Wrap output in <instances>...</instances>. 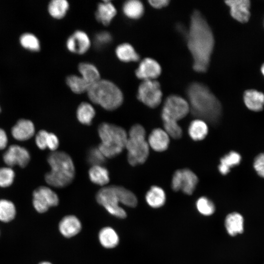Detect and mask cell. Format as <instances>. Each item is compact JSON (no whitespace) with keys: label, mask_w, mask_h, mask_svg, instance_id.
Listing matches in <instances>:
<instances>
[{"label":"cell","mask_w":264,"mask_h":264,"mask_svg":"<svg viewBox=\"0 0 264 264\" xmlns=\"http://www.w3.org/2000/svg\"><path fill=\"white\" fill-rule=\"evenodd\" d=\"M187 40V46L193 59V69L198 72H206L215 40L210 27L198 10H195L191 15Z\"/></svg>","instance_id":"1"},{"label":"cell","mask_w":264,"mask_h":264,"mask_svg":"<svg viewBox=\"0 0 264 264\" xmlns=\"http://www.w3.org/2000/svg\"><path fill=\"white\" fill-rule=\"evenodd\" d=\"M190 111L196 117L211 124L217 123L221 114V106L207 86L199 82L191 83L186 90Z\"/></svg>","instance_id":"2"},{"label":"cell","mask_w":264,"mask_h":264,"mask_svg":"<svg viewBox=\"0 0 264 264\" xmlns=\"http://www.w3.org/2000/svg\"><path fill=\"white\" fill-rule=\"evenodd\" d=\"M51 170L44 176L46 182L56 187H65L72 181L75 176V167L71 157L62 151H54L47 156Z\"/></svg>","instance_id":"3"},{"label":"cell","mask_w":264,"mask_h":264,"mask_svg":"<svg viewBox=\"0 0 264 264\" xmlns=\"http://www.w3.org/2000/svg\"><path fill=\"white\" fill-rule=\"evenodd\" d=\"M101 142L98 148L106 158H112L119 154L128 139L126 131L121 127L104 122L98 128Z\"/></svg>","instance_id":"4"},{"label":"cell","mask_w":264,"mask_h":264,"mask_svg":"<svg viewBox=\"0 0 264 264\" xmlns=\"http://www.w3.org/2000/svg\"><path fill=\"white\" fill-rule=\"evenodd\" d=\"M89 100L108 110L119 107L123 101V95L119 88L113 83L101 80L92 84L87 91Z\"/></svg>","instance_id":"5"},{"label":"cell","mask_w":264,"mask_h":264,"mask_svg":"<svg viewBox=\"0 0 264 264\" xmlns=\"http://www.w3.org/2000/svg\"><path fill=\"white\" fill-rule=\"evenodd\" d=\"M145 136V130L140 124L133 125L130 130L125 148L128 162L132 166L144 163L149 156V145Z\"/></svg>","instance_id":"6"},{"label":"cell","mask_w":264,"mask_h":264,"mask_svg":"<svg viewBox=\"0 0 264 264\" xmlns=\"http://www.w3.org/2000/svg\"><path fill=\"white\" fill-rule=\"evenodd\" d=\"M96 199L110 214L119 219L126 218V211L119 205L120 200L116 185L102 188L97 192Z\"/></svg>","instance_id":"7"},{"label":"cell","mask_w":264,"mask_h":264,"mask_svg":"<svg viewBox=\"0 0 264 264\" xmlns=\"http://www.w3.org/2000/svg\"><path fill=\"white\" fill-rule=\"evenodd\" d=\"M190 111L188 102L182 97L171 95L166 99L161 112L162 120L177 121L185 117Z\"/></svg>","instance_id":"8"},{"label":"cell","mask_w":264,"mask_h":264,"mask_svg":"<svg viewBox=\"0 0 264 264\" xmlns=\"http://www.w3.org/2000/svg\"><path fill=\"white\" fill-rule=\"evenodd\" d=\"M137 96L146 106L151 108L157 107L162 98L159 83L155 80L143 81L138 87Z\"/></svg>","instance_id":"9"},{"label":"cell","mask_w":264,"mask_h":264,"mask_svg":"<svg viewBox=\"0 0 264 264\" xmlns=\"http://www.w3.org/2000/svg\"><path fill=\"white\" fill-rule=\"evenodd\" d=\"M59 202L58 195L48 187L40 186L33 192L32 205L39 213L46 212L50 207L58 205Z\"/></svg>","instance_id":"10"},{"label":"cell","mask_w":264,"mask_h":264,"mask_svg":"<svg viewBox=\"0 0 264 264\" xmlns=\"http://www.w3.org/2000/svg\"><path fill=\"white\" fill-rule=\"evenodd\" d=\"M197 175L189 169L176 170L173 175L172 188L175 191L181 190L187 195H191L198 183Z\"/></svg>","instance_id":"11"},{"label":"cell","mask_w":264,"mask_h":264,"mask_svg":"<svg viewBox=\"0 0 264 264\" xmlns=\"http://www.w3.org/2000/svg\"><path fill=\"white\" fill-rule=\"evenodd\" d=\"M3 160L8 167L18 165L23 168L29 163L30 154L26 148L18 145H12L3 154Z\"/></svg>","instance_id":"12"},{"label":"cell","mask_w":264,"mask_h":264,"mask_svg":"<svg viewBox=\"0 0 264 264\" xmlns=\"http://www.w3.org/2000/svg\"><path fill=\"white\" fill-rule=\"evenodd\" d=\"M159 64L154 59L146 58L140 63L135 70L136 77L142 81L155 80L161 74Z\"/></svg>","instance_id":"13"},{"label":"cell","mask_w":264,"mask_h":264,"mask_svg":"<svg viewBox=\"0 0 264 264\" xmlns=\"http://www.w3.org/2000/svg\"><path fill=\"white\" fill-rule=\"evenodd\" d=\"M230 8L231 16L241 23H246L251 16V1L249 0H229L225 1Z\"/></svg>","instance_id":"14"},{"label":"cell","mask_w":264,"mask_h":264,"mask_svg":"<svg viewBox=\"0 0 264 264\" xmlns=\"http://www.w3.org/2000/svg\"><path fill=\"white\" fill-rule=\"evenodd\" d=\"M90 44L88 35L83 31L78 30L69 36L66 41V45L69 51L82 54L88 50Z\"/></svg>","instance_id":"15"},{"label":"cell","mask_w":264,"mask_h":264,"mask_svg":"<svg viewBox=\"0 0 264 264\" xmlns=\"http://www.w3.org/2000/svg\"><path fill=\"white\" fill-rule=\"evenodd\" d=\"M35 133L33 123L28 119L19 120L11 129V134L14 139L24 141L31 138Z\"/></svg>","instance_id":"16"},{"label":"cell","mask_w":264,"mask_h":264,"mask_svg":"<svg viewBox=\"0 0 264 264\" xmlns=\"http://www.w3.org/2000/svg\"><path fill=\"white\" fill-rule=\"evenodd\" d=\"M82 229L79 220L75 216L68 215L64 217L60 221L59 229L62 235L66 238H71L78 234Z\"/></svg>","instance_id":"17"},{"label":"cell","mask_w":264,"mask_h":264,"mask_svg":"<svg viewBox=\"0 0 264 264\" xmlns=\"http://www.w3.org/2000/svg\"><path fill=\"white\" fill-rule=\"evenodd\" d=\"M148 143L155 151L163 152L169 146L170 137L164 130L156 128L150 134Z\"/></svg>","instance_id":"18"},{"label":"cell","mask_w":264,"mask_h":264,"mask_svg":"<svg viewBox=\"0 0 264 264\" xmlns=\"http://www.w3.org/2000/svg\"><path fill=\"white\" fill-rule=\"evenodd\" d=\"M243 99L246 107L253 111H260L264 107V93L256 89H250L245 90Z\"/></svg>","instance_id":"19"},{"label":"cell","mask_w":264,"mask_h":264,"mask_svg":"<svg viewBox=\"0 0 264 264\" xmlns=\"http://www.w3.org/2000/svg\"><path fill=\"white\" fill-rule=\"evenodd\" d=\"M224 225L229 235L235 236L242 234L244 230L243 218L238 212H232L226 216Z\"/></svg>","instance_id":"20"},{"label":"cell","mask_w":264,"mask_h":264,"mask_svg":"<svg viewBox=\"0 0 264 264\" xmlns=\"http://www.w3.org/2000/svg\"><path fill=\"white\" fill-rule=\"evenodd\" d=\"M116 10L110 1H104L98 5L95 17L98 22L105 25L110 23L116 14Z\"/></svg>","instance_id":"21"},{"label":"cell","mask_w":264,"mask_h":264,"mask_svg":"<svg viewBox=\"0 0 264 264\" xmlns=\"http://www.w3.org/2000/svg\"><path fill=\"white\" fill-rule=\"evenodd\" d=\"M145 199L148 204L151 207L159 208L162 206L165 202V193L161 187L153 186L147 192Z\"/></svg>","instance_id":"22"},{"label":"cell","mask_w":264,"mask_h":264,"mask_svg":"<svg viewBox=\"0 0 264 264\" xmlns=\"http://www.w3.org/2000/svg\"><path fill=\"white\" fill-rule=\"evenodd\" d=\"M101 245L106 248H113L119 243V237L116 231L110 227L101 229L98 235Z\"/></svg>","instance_id":"23"},{"label":"cell","mask_w":264,"mask_h":264,"mask_svg":"<svg viewBox=\"0 0 264 264\" xmlns=\"http://www.w3.org/2000/svg\"><path fill=\"white\" fill-rule=\"evenodd\" d=\"M208 132V128L205 121L198 119L192 121L188 128L190 137L195 141L204 139Z\"/></svg>","instance_id":"24"},{"label":"cell","mask_w":264,"mask_h":264,"mask_svg":"<svg viewBox=\"0 0 264 264\" xmlns=\"http://www.w3.org/2000/svg\"><path fill=\"white\" fill-rule=\"evenodd\" d=\"M88 176L92 183L100 186H104L110 181L109 171L102 165L91 166L88 171Z\"/></svg>","instance_id":"25"},{"label":"cell","mask_w":264,"mask_h":264,"mask_svg":"<svg viewBox=\"0 0 264 264\" xmlns=\"http://www.w3.org/2000/svg\"><path fill=\"white\" fill-rule=\"evenodd\" d=\"M115 53L117 58L124 62H136L140 58L133 47L128 43H123L117 46Z\"/></svg>","instance_id":"26"},{"label":"cell","mask_w":264,"mask_h":264,"mask_svg":"<svg viewBox=\"0 0 264 264\" xmlns=\"http://www.w3.org/2000/svg\"><path fill=\"white\" fill-rule=\"evenodd\" d=\"M241 158V156L238 153L230 152L220 159L218 167L219 172L223 175L227 174L230 172V168L240 164Z\"/></svg>","instance_id":"27"},{"label":"cell","mask_w":264,"mask_h":264,"mask_svg":"<svg viewBox=\"0 0 264 264\" xmlns=\"http://www.w3.org/2000/svg\"><path fill=\"white\" fill-rule=\"evenodd\" d=\"M17 215V209L14 203L7 199H0V221L9 223L13 220Z\"/></svg>","instance_id":"28"},{"label":"cell","mask_w":264,"mask_h":264,"mask_svg":"<svg viewBox=\"0 0 264 264\" xmlns=\"http://www.w3.org/2000/svg\"><path fill=\"white\" fill-rule=\"evenodd\" d=\"M144 11L142 3L137 0H130L126 1L123 5L124 15L131 19H138L143 14Z\"/></svg>","instance_id":"29"},{"label":"cell","mask_w":264,"mask_h":264,"mask_svg":"<svg viewBox=\"0 0 264 264\" xmlns=\"http://www.w3.org/2000/svg\"><path fill=\"white\" fill-rule=\"evenodd\" d=\"M78 70L80 76L91 85L101 79L98 69L91 64L81 63L78 66Z\"/></svg>","instance_id":"30"},{"label":"cell","mask_w":264,"mask_h":264,"mask_svg":"<svg viewBox=\"0 0 264 264\" xmlns=\"http://www.w3.org/2000/svg\"><path fill=\"white\" fill-rule=\"evenodd\" d=\"M95 115L93 107L87 102L81 103L77 109L76 116L78 121L86 125H90Z\"/></svg>","instance_id":"31"},{"label":"cell","mask_w":264,"mask_h":264,"mask_svg":"<svg viewBox=\"0 0 264 264\" xmlns=\"http://www.w3.org/2000/svg\"><path fill=\"white\" fill-rule=\"evenodd\" d=\"M66 83L75 93L81 94L88 91L91 85L81 76L71 75L66 78Z\"/></svg>","instance_id":"32"},{"label":"cell","mask_w":264,"mask_h":264,"mask_svg":"<svg viewBox=\"0 0 264 264\" xmlns=\"http://www.w3.org/2000/svg\"><path fill=\"white\" fill-rule=\"evenodd\" d=\"M69 4L66 0H53L48 5V12L54 19L63 18L66 14Z\"/></svg>","instance_id":"33"},{"label":"cell","mask_w":264,"mask_h":264,"mask_svg":"<svg viewBox=\"0 0 264 264\" xmlns=\"http://www.w3.org/2000/svg\"><path fill=\"white\" fill-rule=\"evenodd\" d=\"M21 45L24 49L32 52L39 51L41 48L38 38L31 33H23L20 37Z\"/></svg>","instance_id":"34"},{"label":"cell","mask_w":264,"mask_h":264,"mask_svg":"<svg viewBox=\"0 0 264 264\" xmlns=\"http://www.w3.org/2000/svg\"><path fill=\"white\" fill-rule=\"evenodd\" d=\"M120 203L130 207H135L137 204V199L135 195L125 188L116 185Z\"/></svg>","instance_id":"35"},{"label":"cell","mask_w":264,"mask_h":264,"mask_svg":"<svg viewBox=\"0 0 264 264\" xmlns=\"http://www.w3.org/2000/svg\"><path fill=\"white\" fill-rule=\"evenodd\" d=\"M164 131L169 137L179 139L182 136V131L177 121L165 119L162 120Z\"/></svg>","instance_id":"36"},{"label":"cell","mask_w":264,"mask_h":264,"mask_svg":"<svg viewBox=\"0 0 264 264\" xmlns=\"http://www.w3.org/2000/svg\"><path fill=\"white\" fill-rule=\"evenodd\" d=\"M196 206L198 212L204 216L211 215L215 211L214 203L205 197H200L198 199Z\"/></svg>","instance_id":"37"},{"label":"cell","mask_w":264,"mask_h":264,"mask_svg":"<svg viewBox=\"0 0 264 264\" xmlns=\"http://www.w3.org/2000/svg\"><path fill=\"white\" fill-rule=\"evenodd\" d=\"M88 162L92 166L95 165H102L106 162V157L97 147L90 148L87 156Z\"/></svg>","instance_id":"38"},{"label":"cell","mask_w":264,"mask_h":264,"mask_svg":"<svg viewBox=\"0 0 264 264\" xmlns=\"http://www.w3.org/2000/svg\"><path fill=\"white\" fill-rule=\"evenodd\" d=\"M15 174L10 167L0 168V187L6 188L11 185L14 180Z\"/></svg>","instance_id":"39"},{"label":"cell","mask_w":264,"mask_h":264,"mask_svg":"<svg viewBox=\"0 0 264 264\" xmlns=\"http://www.w3.org/2000/svg\"><path fill=\"white\" fill-rule=\"evenodd\" d=\"M49 132L45 130H42L36 135L35 143L37 147L41 150H44L47 148V141Z\"/></svg>","instance_id":"40"},{"label":"cell","mask_w":264,"mask_h":264,"mask_svg":"<svg viewBox=\"0 0 264 264\" xmlns=\"http://www.w3.org/2000/svg\"><path fill=\"white\" fill-rule=\"evenodd\" d=\"M253 166L258 175L264 178V153H261L255 157Z\"/></svg>","instance_id":"41"},{"label":"cell","mask_w":264,"mask_h":264,"mask_svg":"<svg viewBox=\"0 0 264 264\" xmlns=\"http://www.w3.org/2000/svg\"><path fill=\"white\" fill-rule=\"evenodd\" d=\"M111 37L110 34L106 31L98 33L95 37V43L98 46L105 45L110 42Z\"/></svg>","instance_id":"42"},{"label":"cell","mask_w":264,"mask_h":264,"mask_svg":"<svg viewBox=\"0 0 264 264\" xmlns=\"http://www.w3.org/2000/svg\"><path fill=\"white\" fill-rule=\"evenodd\" d=\"M59 145V141L57 136L52 132H49L47 141V148L52 152L56 151Z\"/></svg>","instance_id":"43"},{"label":"cell","mask_w":264,"mask_h":264,"mask_svg":"<svg viewBox=\"0 0 264 264\" xmlns=\"http://www.w3.org/2000/svg\"><path fill=\"white\" fill-rule=\"evenodd\" d=\"M154 8L160 9L168 5L169 0H150L148 1Z\"/></svg>","instance_id":"44"},{"label":"cell","mask_w":264,"mask_h":264,"mask_svg":"<svg viewBox=\"0 0 264 264\" xmlns=\"http://www.w3.org/2000/svg\"><path fill=\"white\" fill-rule=\"evenodd\" d=\"M8 144V137L5 131L0 128V150L4 149Z\"/></svg>","instance_id":"45"},{"label":"cell","mask_w":264,"mask_h":264,"mask_svg":"<svg viewBox=\"0 0 264 264\" xmlns=\"http://www.w3.org/2000/svg\"><path fill=\"white\" fill-rule=\"evenodd\" d=\"M260 70H261V72L262 75L264 77V63L261 66Z\"/></svg>","instance_id":"46"},{"label":"cell","mask_w":264,"mask_h":264,"mask_svg":"<svg viewBox=\"0 0 264 264\" xmlns=\"http://www.w3.org/2000/svg\"><path fill=\"white\" fill-rule=\"evenodd\" d=\"M38 264H52L50 262L47 261H43L39 263Z\"/></svg>","instance_id":"47"},{"label":"cell","mask_w":264,"mask_h":264,"mask_svg":"<svg viewBox=\"0 0 264 264\" xmlns=\"http://www.w3.org/2000/svg\"><path fill=\"white\" fill-rule=\"evenodd\" d=\"M0 111H1V108H0Z\"/></svg>","instance_id":"48"},{"label":"cell","mask_w":264,"mask_h":264,"mask_svg":"<svg viewBox=\"0 0 264 264\" xmlns=\"http://www.w3.org/2000/svg\"></svg>","instance_id":"49"}]
</instances>
